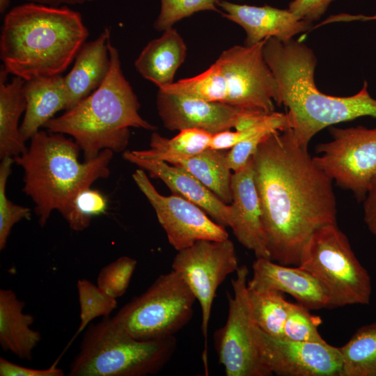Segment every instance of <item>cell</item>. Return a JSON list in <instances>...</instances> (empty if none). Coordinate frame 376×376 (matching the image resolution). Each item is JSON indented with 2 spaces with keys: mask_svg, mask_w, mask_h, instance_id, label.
I'll use <instances>...</instances> for the list:
<instances>
[{
  "mask_svg": "<svg viewBox=\"0 0 376 376\" xmlns=\"http://www.w3.org/2000/svg\"><path fill=\"white\" fill-rule=\"evenodd\" d=\"M248 290L260 329L269 336L283 338V327L292 303L285 299L284 293L279 291H258L249 288Z\"/></svg>",
  "mask_w": 376,
  "mask_h": 376,
  "instance_id": "obj_28",
  "label": "cell"
},
{
  "mask_svg": "<svg viewBox=\"0 0 376 376\" xmlns=\"http://www.w3.org/2000/svg\"><path fill=\"white\" fill-rule=\"evenodd\" d=\"M110 34L109 28H105L98 37L85 42L78 52L72 68L64 77L68 97L66 110L96 90L106 78L110 67Z\"/></svg>",
  "mask_w": 376,
  "mask_h": 376,
  "instance_id": "obj_20",
  "label": "cell"
},
{
  "mask_svg": "<svg viewBox=\"0 0 376 376\" xmlns=\"http://www.w3.org/2000/svg\"><path fill=\"white\" fill-rule=\"evenodd\" d=\"M132 178L155 210L170 244L177 251L200 240L228 238L224 226L210 219L197 205L178 194L168 196L160 194L143 169L136 170Z\"/></svg>",
  "mask_w": 376,
  "mask_h": 376,
  "instance_id": "obj_13",
  "label": "cell"
},
{
  "mask_svg": "<svg viewBox=\"0 0 376 376\" xmlns=\"http://www.w3.org/2000/svg\"><path fill=\"white\" fill-rule=\"evenodd\" d=\"M137 261L129 256H121L100 271L97 285L109 295L118 298L127 290Z\"/></svg>",
  "mask_w": 376,
  "mask_h": 376,
  "instance_id": "obj_33",
  "label": "cell"
},
{
  "mask_svg": "<svg viewBox=\"0 0 376 376\" xmlns=\"http://www.w3.org/2000/svg\"><path fill=\"white\" fill-rule=\"evenodd\" d=\"M28 2H33L52 6H61L68 5L82 4L84 3L93 2L96 0H26Z\"/></svg>",
  "mask_w": 376,
  "mask_h": 376,
  "instance_id": "obj_40",
  "label": "cell"
},
{
  "mask_svg": "<svg viewBox=\"0 0 376 376\" xmlns=\"http://www.w3.org/2000/svg\"><path fill=\"white\" fill-rule=\"evenodd\" d=\"M23 93L26 100L24 119L19 126L25 142L53 118L59 111L66 110L68 97L61 75L39 77L25 81Z\"/></svg>",
  "mask_w": 376,
  "mask_h": 376,
  "instance_id": "obj_21",
  "label": "cell"
},
{
  "mask_svg": "<svg viewBox=\"0 0 376 376\" xmlns=\"http://www.w3.org/2000/svg\"><path fill=\"white\" fill-rule=\"evenodd\" d=\"M110 67L101 85L89 95L43 126L47 131L70 135L83 151L84 161L103 150H125L130 127L154 130L139 115L140 104L121 68L118 49L109 40Z\"/></svg>",
  "mask_w": 376,
  "mask_h": 376,
  "instance_id": "obj_5",
  "label": "cell"
},
{
  "mask_svg": "<svg viewBox=\"0 0 376 376\" xmlns=\"http://www.w3.org/2000/svg\"><path fill=\"white\" fill-rule=\"evenodd\" d=\"M10 0H0V13H3L8 8Z\"/></svg>",
  "mask_w": 376,
  "mask_h": 376,
  "instance_id": "obj_41",
  "label": "cell"
},
{
  "mask_svg": "<svg viewBox=\"0 0 376 376\" xmlns=\"http://www.w3.org/2000/svg\"><path fill=\"white\" fill-rule=\"evenodd\" d=\"M25 302L10 289L0 290V345L19 359L30 361L33 351L41 340V334L30 326L34 316L24 313Z\"/></svg>",
  "mask_w": 376,
  "mask_h": 376,
  "instance_id": "obj_23",
  "label": "cell"
},
{
  "mask_svg": "<svg viewBox=\"0 0 376 376\" xmlns=\"http://www.w3.org/2000/svg\"><path fill=\"white\" fill-rule=\"evenodd\" d=\"M166 162L186 170L223 202L231 203L232 174L226 152L208 148L190 157L169 158Z\"/></svg>",
  "mask_w": 376,
  "mask_h": 376,
  "instance_id": "obj_25",
  "label": "cell"
},
{
  "mask_svg": "<svg viewBox=\"0 0 376 376\" xmlns=\"http://www.w3.org/2000/svg\"><path fill=\"white\" fill-rule=\"evenodd\" d=\"M171 267L182 277L200 304L205 341L203 360L207 369V338L212 303L219 286L239 267L234 244L228 238L198 241L178 251Z\"/></svg>",
  "mask_w": 376,
  "mask_h": 376,
  "instance_id": "obj_12",
  "label": "cell"
},
{
  "mask_svg": "<svg viewBox=\"0 0 376 376\" xmlns=\"http://www.w3.org/2000/svg\"><path fill=\"white\" fill-rule=\"evenodd\" d=\"M212 134L200 129L189 128L180 131L171 139L153 132L148 150H132L141 159L166 162L172 157H187L196 155L210 146Z\"/></svg>",
  "mask_w": 376,
  "mask_h": 376,
  "instance_id": "obj_26",
  "label": "cell"
},
{
  "mask_svg": "<svg viewBox=\"0 0 376 376\" xmlns=\"http://www.w3.org/2000/svg\"><path fill=\"white\" fill-rule=\"evenodd\" d=\"M88 36L81 14L68 6L27 2L15 6L1 26L3 68L25 81L61 75Z\"/></svg>",
  "mask_w": 376,
  "mask_h": 376,
  "instance_id": "obj_3",
  "label": "cell"
},
{
  "mask_svg": "<svg viewBox=\"0 0 376 376\" xmlns=\"http://www.w3.org/2000/svg\"><path fill=\"white\" fill-rule=\"evenodd\" d=\"M252 160L269 259L298 266L311 235L336 224L333 180L295 141L290 129L270 133Z\"/></svg>",
  "mask_w": 376,
  "mask_h": 376,
  "instance_id": "obj_1",
  "label": "cell"
},
{
  "mask_svg": "<svg viewBox=\"0 0 376 376\" xmlns=\"http://www.w3.org/2000/svg\"><path fill=\"white\" fill-rule=\"evenodd\" d=\"M8 74L0 71V157H15L25 151L26 147L19 132V120L26 109L23 93L25 80L14 77L6 83Z\"/></svg>",
  "mask_w": 376,
  "mask_h": 376,
  "instance_id": "obj_24",
  "label": "cell"
},
{
  "mask_svg": "<svg viewBox=\"0 0 376 376\" xmlns=\"http://www.w3.org/2000/svg\"><path fill=\"white\" fill-rule=\"evenodd\" d=\"M332 139L315 148V164L340 187L363 201L376 174V128L330 126Z\"/></svg>",
  "mask_w": 376,
  "mask_h": 376,
  "instance_id": "obj_11",
  "label": "cell"
},
{
  "mask_svg": "<svg viewBox=\"0 0 376 376\" xmlns=\"http://www.w3.org/2000/svg\"><path fill=\"white\" fill-rule=\"evenodd\" d=\"M123 157L152 178L162 180L175 194H178L202 208L218 224L228 226L230 205L223 202L212 191L186 170L169 165L163 161H150L135 156L126 150Z\"/></svg>",
  "mask_w": 376,
  "mask_h": 376,
  "instance_id": "obj_19",
  "label": "cell"
},
{
  "mask_svg": "<svg viewBox=\"0 0 376 376\" xmlns=\"http://www.w3.org/2000/svg\"><path fill=\"white\" fill-rule=\"evenodd\" d=\"M77 288L80 322L72 341L92 320L98 317H109L117 306L116 298L109 295L97 285L86 279L77 281Z\"/></svg>",
  "mask_w": 376,
  "mask_h": 376,
  "instance_id": "obj_29",
  "label": "cell"
},
{
  "mask_svg": "<svg viewBox=\"0 0 376 376\" xmlns=\"http://www.w3.org/2000/svg\"><path fill=\"white\" fill-rule=\"evenodd\" d=\"M157 107L164 126L170 130L195 128L212 134L234 127L244 109L159 89Z\"/></svg>",
  "mask_w": 376,
  "mask_h": 376,
  "instance_id": "obj_15",
  "label": "cell"
},
{
  "mask_svg": "<svg viewBox=\"0 0 376 376\" xmlns=\"http://www.w3.org/2000/svg\"><path fill=\"white\" fill-rule=\"evenodd\" d=\"M57 361L47 369H37L22 366L0 357L1 376H63L62 369L56 367Z\"/></svg>",
  "mask_w": 376,
  "mask_h": 376,
  "instance_id": "obj_38",
  "label": "cell"
},
{
  "mask_svg": "<svg viewBox=\"0 0 376 376\" xmlns=\"http://www.w3.org/2000/svg\"><path fill=\"white\" fill-rule=\"evenodd\" d=\"M277 131L271 129L260 130L235 144L227 152L228 166L236 172L245 166L250 158L256 152L260 143L272 132Z\"/></svg>",
  "mask_w": 376,
  "mask_h": 376,
  "instance_id": "obj_36",
  "label": "cell"
},
{
  "mask_svg": "<svg viewBox=\"0 0 376 376\" xmlns=\"http://www.w3.org/2000/svg\"><path fill=\"white\" fill-rule=\"evenodd\" d=\"M265 62L278 86L277 104L288 108L289 129L295 141L307 148L322 129L362 116L376 118V99L364 81L360 91L349 97H335L320 91L314 81L317 58L311 49L291 39H266Z\"/></svg>",
  "mask_w": 376,
  "mask_h": 376,
  "instance_id": "obj_2",
  "label": "cell"
},
{
  "mask_svg": "<svg viewBox=\"0 0 376 376\" xmlns=\"http://www.w3.org/2000/svg\"><path fill=\"white\" fill-rule=\"evenodd\" d=\"M80 148L63 134L39 130L31 144L14 162L24 170V193L35 204L34 212L43 227L54 210L59 212L69 226L75 217V201L95 181L110 174L113 152L106 149L88 161L78 159Z\"/></svg>",
  "mask_w": 376,
  "mask_h": 376,
  "instance_id": "obj_4",
  "label": "cell"
},
{
  "mask_svg": "<svg viewBox=\"0 0 376 376\" xmlns=\"http://www.w3.org/2000/svg\"><path fill=\"white\" fill-rule=\"evenodd\" d=\"M363 221L369 231L376 235V174L363 199Z\"/></svg>",
  "mask_w": 376,
  "mask_h": 376,
  "instance_id": "obj_39",
  "label": "cell"
},
{
  "mask_svg": "<svg viewBox=\"0 0 376 376\" xmlns=\"http://www.w3.org/2000/svg\"><path fill=\"white\" fill-rule=\"evenodd\" d=\"M266 39L251 46L230 47L203 72L159 90L242 109L273 112L278 86L264 58Z\"/></svg>",
  "mask_w": 376,
  "mask_h": 376,
  "instance_id": "obj_6",
  "label": "cell"
},
{
  "mask_svg": "<svg viewBox=\"0 0 376 376\" xmlns=\"http://www.w3.org/2000/svg\"><path fill=\"white\" fill-rule=\"evenodd\" d=\"M187 46L178 33L170 28L162 36L150 41L134 62L137 72L159 89L173 84L175 74L183 63Z\"/></svg>",
  "mask_w": 376,
  "mask_h": 376,
  "instance_id": "obj_22",
  "label": "cell"
},
{
  "mask_svg": "<svg viewBox=\"0 0 376 376\" xmlns=\"http://www.w3.org/2000/svg\"><path fill=\"white\" fill-rule=\"evenodd\" d=\"M13 157L1 159L0 164V250L5 249L13 226L22 219L30 220L31 210L13 203L6 196V187L11 173Z\"/></svg>",
  "mask_w": 376,
  "mask_h": 376,
  "instance_id": "obj_30",
  "label": "cell"
},
{
  "mask_svg": "<svg viewBox=\"0 0 376 376\" xmlns=\"http://www.w3.org/2000/svg\"><path fill=\"white\" fill-rule=\"evenodd\" d=\"M340 351L341 376H376V322L359 327Z\"/></svg>",
  "mask_w": 376,
  "mask_h": 376,
  "instance_id": "obj_27",
  "label": "cell"
},
{
  "mask_svg": "<svg viewBox=\"0 0 376 376\" xmlns=\"http://www.w3.org/2000/svg\"><path fill=\"white\" fill-rule=\"evenodd\" d=\"M177 347L175 336L158 340H136L109 316L88 327L69 376H146L158 373Z\"/></svg>",
  "mask_w": 376,
  "mask_h": 376,
  "instance_id": "obj_7",
  "label": "cell"
},
{
  "mask_svg": "<svg viewBox=\"0 0 376 376\" xmlns=\"http://www.w3.org/2000/svg\"><path fill=\"white\" fill-rule=\"evenodd\" d=\"M196 300L182 277L171 270L159 275L111 318L136 340H163L175 336L189 323Z\"/></svg>",
  "mask_w": 376,
  "mask_h": 376,
  "instance_id": "obj_9",
  "label": "cell"
},
{
  "mask_svg": "<svg viewBox=\"0 0 376 376\" xmlns=\"http://www.w3.org/2000/svg\"><path fill=\"white\" fill-rule=\"evenodd\" d=\"M249 269L239 266L231 280L225 324L214 333L219 363L227 376H269L263 355L262 331L254 317L247 287Z\"/></svg>",
  "mask_w": 376,
  "mask_h": 376,
  "instance_id": "obj_10",
  "label": "cell"
},
{
  "mask_svg": "<svg viewBox=\"0 0 376 376\" xmlns=\"http://www.w3.org/2000/svg\"><path fill=\"white\" fill-rule=\"evenodd\" d=\"M265 129L277 131L289 129L287 114L273 111L264 122L253 128L235 132L228 130L212 134L209 148L221 150L230 149L243 139Z\"/></svg>",
  "mask_w": 376,
  "mask_h": 376,
  "instance_id": "obj_34",
  "label": "cell"
},
{
  "mask_svg": "<svg viewBox=\"0 0 376 376\" xmlns=\"http://www.w3.org/2000/svg\"><path fill=\"white\" fill-rule=\"evenodd\" d=\"M230 189L232 202L228 226L238 242L253 251L256 258L269 259L262 209L254 181L252 157L244 168L232 174Z\"/></svg>",
  "mask_w": 376,
  "mask_h": 376,
  "instance_id": "obj_16",
  "label": "cell"
},
{
  "mask_svg": "<svg viewBox=\"0 0 376 376\" xmlns=\"http://www.w3.org/2000/svg\"><path fill=\"white\" fill-rule=\"evenodd\" d=\"M334 0H292L288 10L298 18L312 22L318 20Z\"/></svg>",
  "mask_w": 376,
  "mask_h": 376,
  "instance_id": "obj_37",
  "label": "cell"
},
{
  "mask_svg": "<svg viewBox=\"0 0 376 376\" xmlns=\"http://www.w3.org/2000/svg\"><path fill=\"white\" fill-rule=\"evenodd\" d=\"M298 266L319 283L328 299L327 308L369 304L370 276L336 224L321 226L311 235Z\"/></svg>",
  "mask_w": 376,
  "mask_h": 376,
  "instance_id": "obj_8",
  "label": "cell"
},
{
  "mask_svg": "<svg viewBox=\"0 0 376 376\" xmlns=\"http://www.w3.org/2000/svg\"><path fill=\"white\" fill-rule=\"evenodd\" d=\"M309 311L299 303H292L283 327V338L295 341L325 342L318 331L322 322L321 318Z\"/></svg>",
  "mask_w": 376,
  "mask_h": 376,
  "instance_id": "obj_31",
  "label": "cell"
},
{
  "mask_svg": "<svg viewBox=\"0 0 376 376\" xmlns=\"http://www.w3.org/2000/svg\"><path fill=\"white\" fill-rule=\"evenodd\" d=\"M219 7L224 10L221 13L225 18L244 29L246 46L271 37L285 42L312 26V22L298 18L288 8L241 5L224 0L220 1Z\"/></svg>",
  "mask_w": 376,
  "mask_h": 376,
  "instance_id": "obj_17",
  "label": "cell"
},
{
  "mask_svg": "<svg viewBox=\"0 0 376 376\" xmlns=\"http://www.w3.org/2000/svg\"><path fill=\"white\" fill-rule=\"evenodd\" d=\"M221 0H160L159 15L154 23L157 31H165L180 19L203 10L220 12Z\"/></svg>",
  "mask_w": 376,
  "mask_h": 376,
  "instance_id": "obj_32",
  "label": "cell"
},
{
  "mask_svg": "<svg viewBox=\"0 0 376 376\" xmlns=\"http://www.w3.org/2000/svg\"><path fill=\"white\" fill-rule=\"evenodd\" d=\"M249 290L287 293L310 310L327 308L328 299L317 280L299 266L291 267L258 258L252 265Z\"/></svg>",
  "mask_w": 376,
  "mask_h": 376,
  "instance_id": "obj_18",
  "label": "cell"
},
{
  "mask_svg": "<svg viewBox=\"0 0 376 376\" xmlns=\"http://www.w3.org/2000/svg\"><path fill=\"white\" fill-rule=\"evenodd\" d=\"M261 331L263 358L272 375L341 376L343 361L340 347L326 341L290 340Z\"/></svg>",
  "mask_w": 376,
  "mask_h": 376,
  "instance_id": "obj_14",
  "label": "cell"
},
{
  "mask_svg": "<svg viewBox=\"0 0 376 376\" xmlns=\"http://www.w3.org/2000/svg\"><path fill=\"white\" fill-rule=\"evenodd\" d=\"M75 217L70 227L76 231L87 228L92 217L103 214L107 207L102 194L91 188L81 191L75 201Z\"/></svg>",
  "mask_w": 376,
  "mask_h": 376,
  "instance_id": "obj_35",
  "label": "cell"
}]
</instances>
